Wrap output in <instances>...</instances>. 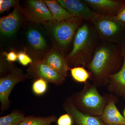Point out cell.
Segmentation results:
<instances>
[{"instance_id": "277c9868", "label": "cell", "mask_w": 125, "mask_h": 125, "mask_svg": "<svg viewBox=\"0 0 125 125\" xmlns=\"http://www.w3.org/2000/svg\"><path fill=\"white\" fill-rule=\"evenodd\" d=\"M83 20L74 17L69 20L57 22L52 20L43 23L46 25L60 46H67L70 43L81 26Z\"/></svg>"}, {"instance_id": "ffe728a7", "label": "cell", "mask_w": 125, "mask_h": 125, "mask_svg": "<svg viewBox=\"0 0 125 125\" xmlns=\"http://www.w3.org/2000/svg\"><path fill=\"white\" fill-rule=\"evenodd\" d=\"M70 70L72 77L77 83H85L91 76L90 72L87 71L83 66H75L70 69Z\"/></svg>"}, {"instance_id": "2e32d148", "label": "cell", "mask_w": 125, "mask_h": 125, "mask_svg": "<svg viewBox=\"0 0 125 125\" xmlns=\"http://www.w3.org/2000/svg\"><path fill=\"white\" fill-rule=\"evenodd\" d=\"M52 15L53 20L57 22L69 20L74 16L62 7L57 0H44Z\"/></svg>"}, {"instance_id": "7402d4cb", "label": "cell", "mask_w": 125, "mask_h": 125, "mask_svg": "<svg viewBox=\"0 0 125 125\" xmlns=\"http://www.w3.org/2000/svg\"><path fill=\"white\" fill-rule=\"evenodd\" d=\"M19 1L16 0H0V13L8 11L11 7H15L19 6Z\"/></svg>"}, {"instance_id": "30bf717a", "label": "cell", "mask_w": 125, "mask_h": 125, "mask_svg": "<svg viewBox=\"0 0 125 125\" xmlns=\"http://www.w3.org/2000/svg\"><path fill=\"white\" fill-rule=\"evenodd\" d=\"M65 111L71 116L76 125H106L100 117L85 114L75 106L70 97L66 99L63 104Z\"/></svg>"}, {"instance_id": "52a82bcc", "label": "cell", "mask_w": 125, "mask_h": 125, "mask_svg": "<svg viewBox=\"0 0 125 125\" xmlns=\"http://www.w3.org/2000/svg\"><path fill=\"white\" fill-rule=\"evenodd\" d=\"M28 74L35 80L42 78L47 83H52L56 85H62L65 78L46 64L42 60L33 62L28 69Z\"/></svg>"}, {"instance_id": "3957f363", "label": "cell", "mask_w": 125, "mask_h": 125, "mask_svg": "<svg viewBox=\"0 0 125 125\" xmlns=\"http://www.w3.org/2000/svg\"><path fill=\"white\" fill-rule=\"evenodd\" d=\"M97 86L86 83L82 90L70 96L75 106L85 114L100 116L107 102V97L102 96Z\"/></svg>"}, {"instance_id": "8992f818", "label": "cell", "mask_w": 125, "mask_h": 125, "mask_svg": "<svg viewBox=\"0 0 125 125\" xmlns=\"http://www.w3.org/2000/svg\"><path fill=\"white\" fill-rule=\"evenodd\" d=\"M27 78L21 70L15 69L6 76L0 79V102L1 114L9 109L10 105L9 96L16 84Z\"/></svg>"}, {"instance_id": "f1b7e54d", "label": "cell", "mask_w": 125, "mask_h": 125, "mask_svg": "<svg viewBox=\"0 0 125 125\" xmlns=\"http://www.w3.org/2000/svg\"></svg>"}, {"instance_id": "d4e9b609", "label": "cell", "mask_w": 125, "mask_h": 125, "mask_svg": "<svg viewBox=\"0 0 125 125\" xmlns=\"http://www.w3.org/2000/svg\"><path fill=\"white\" fill-rule=\"evenodd\" d=\"M115 17L118 21L125 25V4L121 7Z\"/></svg>"}, {"instance_id": "603a6c76", "label": "cell", "mask_w": 125, "mask_h": 125, "mask_svg": "<svg viewBox=\"0 0 125 125\" xmlns=\"http://www.w3.org/2000/svg\"><path fill=\"white\" fill-rule=\"evenodd\" d=\"M73 120L71 116L68 113L61 115L57 119V125H72Z\"/></svg>"}, {"instance_id": "7a4b0ae2", "label": "cell", "mask_w": 125, "mask_h": 125, "mask_svg": "<svg viewBox=\"0 0 125 125\" xmlns=\"http://www.w3.org/2000/svg\"><path fill=\"white\" fill-rule=\"evenodd\" d=\"M98 38L92 24L86 22L81 25L75 35L72 50L66 57L69 66L87 67L93 59Z\"/></svg>"}, {"instance_id": "9a60e30c", "label": "cell", "mask_w": 125, "mask_h": 125, "mask_svg": "<svg viewBox=\"0 0 125 125\" xmlns=\"http://www.w3.org/2000/svg\"><path fill=\"white\" fill-rule=\"evenodd\" d=\"M107 85L109 92L125 95V57L121 69L109 76Z\"/></svg>"}, {"instance_id": "d6986e66", "label": "cell", "mask_w": 125, "mask_h": 125, "mask_svg": "<svg viewBox=\"0 0 125 125\" xmlns=\"http://www.w3.org/2000/svg\"><path fill=\"white\" fill-rule=\"evenodd\" d=\"M24 114L19 110H14L0 118V125H19L24 119Z\"/></svg>"}, {"instance_id": "8fae6325", "label": "cell", "mask_w": 125, "mask_h": 125, "mask_svg": "<svg viewBox=\"0 0 125 125\" xmlns=\"http://www.w3.org/2000/svg\"><path fill=\"white\" fill-rule=\"evenodd\" d=\"M22 10L19 6L14 8L13 11L0 19V34L11 37L15 33L22 21Z\"/></svg>"}, {"instance_id": "9c48e42d", "label": "cell", "mask_w": 125, "mask_h": 125, "mask_svg": "<svg viewBox=\"0 0 125 125\" xmlns=\"http://www.w3.org/2000/svg\"><path fill=\"white\" fill-rule=\"evenodd\" d=\"M62 6L74 17L91 22L99 14L96 13L84 1L80 0H57Z\"/></svg>"}, {"instance_id": "4fadbf2b", "label": "cell", "mask_w": 125, "mask_h": 125, "mask_svg": "<svg viewBox=\"0 0 125 125\" xmlns=\"http://www.w3.org/2000/svg\"><path fill=\"white\" fill-rule=\"evenodd\" d=\"M96 13L102 15L115 16L123 5L115 0H84Z\"/></svg>"}, {"instance_id": "484cf974", "label": "cell", "mask_w": 125, "mask_h": 125, "mask_svg": "<svg viewBox=\"0 0 125 125\" xmlns=\"http://www.w3.org/2000/svg\"><path fill=\"white\" fill-rule=\"evenodd\" d=\"M6 60L10 62H15L18 59V54L15 52L11 51L6 54Z\"/></svg>"}, {"instance_id": "5b68a950", "label": "cell", "mask_w": 125, "mask_h": 125, "mask_svg": "<svg viewBox=\"0 0 125 125\" xmlns=\"http://www.w3.org/2000/svg\"><path fill=\"white\" fill-rule=\"evenodd\" d=\"M91 23L99 38L105 42L114 43L116 42L122 24L115 16L98 14Z\"/></svg>"}, {"instance_id": "cb8c5ba5", "label": "cell", "mask_w": 125, "mask_h": 125, "mask_svg": "<svg viewBox=\"0 0 125 125\" xmlns=\"http://www.w3.org/2000/svg\"><path fill=\"white\" fill-rule=\"evenodd\" d=\"M18 56L19 62L24 66H26L30 64H31L33 62L32 59L24 52H19Z\"/></svg>"}, {"instance_id": "4316f807", "label": "cell", "mask_w": 125, "mask_h": 125, "mask_svg": "<svg viewBox=\"0 0 125 125\" xmlns=\"http://www.w3.org/2000/svg\"><path fill=\"white\" fill-rule=\"evenodd\" d=\"M124 56H125V57H125V50H124Z\"/></svg>"}, {"instance_id": "83f0119b", "label": "cell", "mask_w": 125, "mask_h": 125, "mask_svg": "<svg viewBox=\"0 0 125 125\" xmlns=\"http://www.w3.org/2000/svg\"><path fill=\"white\" fill-rule=\"evenodd\" d=\"M124 117L125 118V110H124Z\"/></svg>"}, {"instance_id": "f546056e", "label": "cell", "mask_w": 125, "mask_h": 125, "mask_svg": "<svg viewBox=\"0 0 125 125\" xmlns=\"http://www.w3.org/2000/svg\"><path fill=\"white\" fill-rule=\"evenodd\" d=\"M124 97H125V95H124Z\"/></svg>"}, {"instance_id": "44dd1931", "label": "cell", "mask_w": 125, "mask_h": 125, "mask_svg": "<svg viewBox=\"0 0 125 125\" xmlns=\"http://www.w3.org/2000/svg\"><path fill=\"white\" fill-rule=\"evenodd\" d=\"M47 89V83L42 78L34 81L32 85V90L34 93L38 96L45 94Z\"/></svg>"}, {"instance_id": "6da1fadb", "label": "cell", "mask_w": 125, "mask_h": 125, "mask_svg": "<svg viewBox=\"0 0 125 125\" xmlns=\"http://www.w3.org/2000/svg\"><path fill=\"white\" fill-rule=\"evenodd\" d=\"M119 60L118 49L114 43L104 42L98 45L87 67L97 87L107 85L109 76L115 73Z\"/></svg>"}, {"instance_id": "ba28073f", "label": "cell", "mask_w": 125, "mask_h": 125, "mask_svg": "<svg viewBox=\"0 0 125 125\" xmlns=\"http://www.w3.org/2000/svg\"><path fill=\"white\" fill-rule=\"evenodd\" d=\"M24 13L29 20L37 23H44L53 20L52 15L44 0L27 1Z\"/></svg>"}, {"instance_id": "e0dca14e", "label": "cell", "mask_w": 125, "mask_h": 125, "mask_svg": "<svg viewBox=\"0 0 125 125\" xmlns=\"http://www.w3.org/2000/svg\"><path fill=\"white\" fill-rule=\"evenodd\" d=\"M27 39L30 45L38 51L43 50L47 46V42L42 34L37 30L31 28L27 33Z\"/></svg>"}, {"instance_id": "ac0fdd59", "label": "cell", "mask_w": 125, "mask_h": 125, "mask_svg": "<svg viewBox=\"0 0 125 125\" xmlns=\"http://www.w3.org/2000/svg\"><path fill=\"white\" fill-rule=\"evenodd\" d=\"M57 120L55 115L46 117L28 116H25L19 125H51Z\"/></svg>"}, {"instance_id": "7c38bea8", "label": "cell", "mask_w": 125, "mask_h": 125, "mask_svg": "<svg viewBox=\"0 0 125 125\" xmlns=\"http://www.w3.org/2000/svg\"><path fill=\"white\" fill-rule=\"evenodd\" d=\"M46 64L66 78L70 69L65 57L58 50L52 49L44 56L42 60Z\"/></svg>"}, {"instance_id": "5bb4252c", "label": "cell", "mask_w": 125, "mask_h": 125, "mask_svg": "<svg viewBox=\"0 0 125 125\" xmlns=\"http://www.w3.org/2000/svg\"><path fill=\"white\" fill-rule=\"evenodd\" d=\"M100 117L106 125H125V118L121 114L115 105L114 96L107 97V102Z\"/></svg>"}]
</instances>
